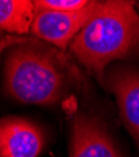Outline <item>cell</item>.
Instances as JSON below:
<instances>
[{
	"instance_id": "1",
	"label": "cell",
	"mask_w": 139,
	"mask_h": 157,
	"mask_svg": "<svg viewBox=\"0 0 139 157\" xmlns=\"http://www.w3.org/2000/svg\"><path fill=\"white\" fill-rule=\"evenodd\" d=\"M78 83L77 69L54 47L27 39L8 52L4 87L20 103L54 106L68 98Z\"/></svg>"
},
{
	"instance_id": "9",
	"label": "cell",
	"mask_w": 139,
	"mask_h": 157,
	"mask_svg": "<svg viewBox=\"0 0 139 157\" xmlns=\"http://www.w3.org/2000/svg\"><path fill=\"white\" fill-rule=\"evenodd\" d=\"M27 39L28 38L16 36V35H6V36H3L2 39H0V56H2L4 52L11 49L13 47L24 43Z\"/></svg>"
},
{
	"instance_id": "3",
	"label": "cell",
	"mask_w": 139,
	"mask_h": 157,
	"mask_svg": "<svg viewBox=\"0 0 139 157\" xmlns=\"http://www.w3.org/2000/svg\"><path fill=\"white\" fill-rule=\"evenodd\" d=\"M102 6V2H89L75 11L35 10L30 33L38 39L64 50L89 23Z\"/></svg>"
},
{
	"instance_id": "8",
	"label": "cell",
	"mask_w": 139,
	"mask_h": 157,
	"mask_svg": "<svg viewBox=\"0 0 139 157\" xmlns=\"http://www.w3.org/2000/svg\"><path fill=\"white\" fill-rule=\"evenodd\" d=\"M88 3V0H36L34 8L48 11H75L83 9Z\"/></svg>"
},
{
	"instance_id": "4",
	"label": "cell",
	"mask_w": 139,
	"mask_h": 157,
	"mask_svg": "<svg viewBox=\"0 0 139 157\" xmlns=\"http://www.w3.org/2000/svg\"><path fill=\"white\" fill-rule=\"evenodd\" d=\"M69 148L70 157H122L104 124L83 112L71 120Z\"/></svg>"
},
{
	"instance_id": "7",
	"label": "cell",
	"mask_w": 139,
	"mask_h": 157,
	"mask_svg": "<svg viewBox=\"0 0 139 157\" xmlns=\"http://www.w3.org/2000/svg\"><path fill=\"white\" fill-rule=\"evenodd\" d=\"M35 15L34 2L0 0V30L20 36L30 33Z\"/></svg>"
},
{
	"instance_id": "2",
	"label": "cell",
	"mask_w": 139,
	"mask_h": 157,
	"mask_svg": "<svg viewBox=\"0 0 139 157\" xmlns=\"http://www.w3.org/2000/svg\"><path fill=\"white\" fill-rule=\"evenodd\" d=\"M70 52L104 83L108 64L129 59L139 52V14L123 0L102 2V6L69 45Z\"/></svg>"
},
{
	"instance_id": "5",
	"label": "cell",
	"mask_w": 139,
	"mask_h": 157,
	"mask_svg": "<svg viewBox=\"0 0 139 157\" xmlns=\"http://www.w3.org/2000/svg\"><path fill=\"white\" fill-rule=\"evenodd\" d=\"M45 146L40 127L21 117L0 118V157H38Z\"/></svg>"
},
{
	"instance_id": "6",
	"label": "cell",
	"mask_w": 139,
	"mask_h": 157,
	"mask_svg": "<svg viewBox=\"0 0 139 157\" xmlns=\"http://www.w3.org/2000/svg\"><path fill=\"white\" fill-rule=\"evenodd\" d=\"M104 83L114 94L122 120L139 147V72L115 68L108 73Z\"/></svg>"
}]
</instances>
